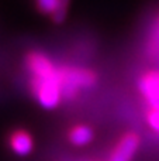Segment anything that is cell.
<instances>
[{"mask_svg":"<svg viewBox=\"0 0 159 161\" xmlns=\"http://www.w3.org/2000/svg\"><path fill=\"white\" fill-rule=\"evenodd\" d=\"M10 143H11V148L14 150V153L18 154V156H27L33 150V140L24 131H18V133L13 134Z\"/></svg>","mask_w":159,"mask_h":161,"instance_id":"cell-6","label":"cell"},{"mask_svg":"<svg viewBox=\"0 0 159 161\" xmlns=\"http://www.w3.org/2000/svg\"><path fill=\"white\" fill-rule=\"evenodd\" d=\"M93 139V131L87 126H78L70 131V142L75 146H85Z\"/></svg>","mask_w":159,"mask_h":161,"instance_id":"cell-7","label":"cell"},{"mask_svg":"<svg viewBox=\"0 0 159 161\" xmlns=\"http://www.w3.org/2000/svg\"><path fill=\"white\" fill-rule=\"evenodd\" d=\"M61 79V92L64 96L72 97L76 93L78 88H87L96 82L93 72L79 68H64L58 71Z\"/></svg>","mask_w":159,"mask_h":161,"instance_id":"cell-2","label":"cell"},{"mask_svg":"<svg viewBox=\"0 0 159 161\" xmlns=\"http://www.w3.org/2000/svg\"><path fill=\"white\" fill-rule=\"evenodd\" d=\"M37 6H38L39 11L52 16L54 11L58 7V0H37Z\"/></svg>","mask_w":159,"mask_h":161,"instance_id":"cell-9","label":"cell"},{"mask_svg":"<svg viewBox=\"0 0 159 161\" xmlns=\"http://www.w3.org/2000/svg\"><path fill=\"white\" fill-rule=\"evenodd\" d=\"M27 65L31 72L34 74V76H38V78L49 76L56 72L54 65L49 62V59L38 53H33L27 57Z\"/></svg>","mask_w":159,"mask_h":161,"instance_id":"cell-5","label":"cell"},{"mask_svg":"<svg viewBox=\"0 0 159 161\" xmlns=\"http://www.w3.org/2000/svg\"><path fill=\"white\" fill-rule=\"evenodd\" d=\"M33 91L35 92V96L38 102L44 108L52 109L59 103L62 96L61 92V79H59V72L49 76H34L33 79Z\"/></svg>","mask_w":159,"mask_h":161,"instance_id":"cell-1","label":"cell"},{"mask_svg":"<svg viewBox=\"0 0 159 161\" xmlns=\"http://www.w3.org/2000/svg\"><path fill=\"white\" fill-rule=\"evenodd\" d=\"M148 123L155 131L159 133V109H151V110H149Z\"/></svg>","mask_w":159,"mask_h":161,"instance_id":"cell-10","label":"cell"},{"mask_svg":"<svg viewBox=\"0 0 159 161\" xmlns=\"http://www.w3.org/2000/svg\"><path fill=\"white\" fill-rule=\"evenodd\" d=\"M68 3H69V0H58V7H56V10L52 14V20L55 23H62L65 20Z\"/></svg>","mask_w":159,"mask_h":161,"instance_id":"cell-8","label":"cell"},{"mask_svg":"<svg viewBox=\"0 0 159 161\" xmlns=\"http://www.w3.org/2000/svg\"><path fill=\"white\" fill-rule=\"evenodd\" d=\"M140 89L151 109H159V71H149L140 80Z\"/></svg>","mask_w":159,"mask_h":161,"instance_id":"cell-3","label":"cell"},{"mask_svg":"<svg viewBox=\"0 0 159 161\" xmlns=\"http://www.w3.org/2000/svg\"><path fill=\"white\" fill-rule=\"evenodd\" d=\"M138 144H140V139H138L137 134H126L117 144L110 161H131L132 156L138 148Z\"/></svg>","mask_w":159,"mask_h":161,"instance_id":"cell-4","label":"cell"}]
</instances>
